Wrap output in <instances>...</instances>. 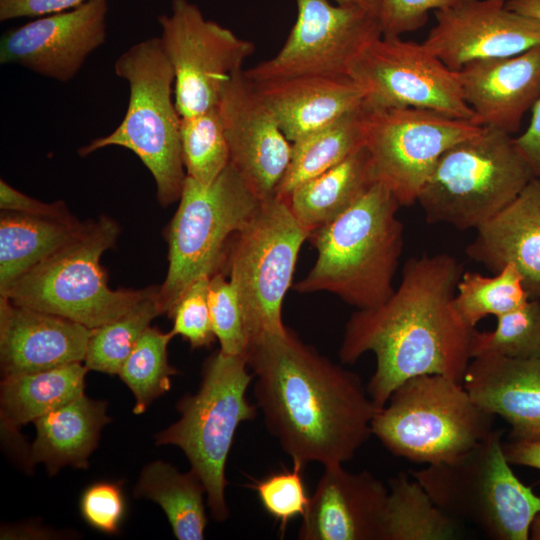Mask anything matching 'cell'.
Here are the masks:
<instances>
[{"mask_svg": "<svg viewBox=\"0 0 540 540\" xmlns=\"http://www.w3.org/2000/svg\"><path fill=\"white\" fill-rule=\"evenodd\" d=\"M461 263L446 253L422 254L404 265L402 279L382 304L349 318L338 352L344 364L373 352L376 369L366 389L378 407L406 380L439 374L462 383L475 329L457 314L453 300Z\"/></svg>", "mask_w": 540, "mask_h": 540, "instance_id": "obj_1", "label": "cell"}, {"mask_svg": "<svg viewBox=\"0 0 540 540\" xmlns=\"http://www.w3.org/2000/svg\"><path fill=\"white\" fill-rule=\"evenodd\" d=\"M248 366L266 428L293 463L343 464L372 434L371 422L380 408L360 377L291 329L255 339Z\"/></svg>", "mask_w": 540, "mask_h": 540, "instance_id": "obj_2", "label": "cell"}, {"mask_svg": "<svg viewBox=\"0 0 540 540\" xmlns=\"http://www.w3.org/2000/svg\"><path fill=\"white\" fill-rule=\"evenodd\" d=\"M400 207L377 181L338 218L311 232L308 239L317 258L294 290L330 292L358 309L384 303L395 290L393 279L403 249Z\"/></svg>", "mask_w": 540, "mask_h": 540, "instance_id": "obj_3", "label": "cell"}, {"mask_svg": "<svg viewBox=\"0 0 540 540\" xmlns=\"http://www.w3.org/2000/svg\"><path fill=\"white\" fill-rule=\"evenodd\" d=\"M116 75L129 86L120 124L78 149L85 157L108 146L132 151L152 174L162 207L179 201L186 180L180 139L181 116L174 99L175 76L159 37L132 45L115 61Z\"/></svg>", "mask_w": 540, "mask_h": 540, "instance_id": "obj_4", "label": "cell"}, {"mask_svg": "<svg viewBox=\"0 0 540 540\" xmlns=\"http://www.w3.org/2000/svg\"><path fill=\"white\" fill-rule=\"evenodd\" d=\"M119 234V224L106 215L84 221L68 242L18 277L0 296L90 329L116 319L158 287H109L101 256L115 246Z\"/></svg>", "mask_w": 540, "mask_h": 540, "instance_id": "obj_5", "label": "cell"}, {"mask_svg": "<svg viewBox=\"0 0 540 540\" xmlns=\"http://www.w3.org/2000/svg\"><path fill=\"white\" fill-rule=\"evenodd\" d=\"M248 356L219 350L204 362L202 381L195 394L177 403L180 418L155 435L157 445L183 450L191 469L201 479L215 521L229 517L225 500V466L239 425L257 416V405L246 397L254 375L247 370Z\"/></svg>", "mask_w": 540, "mask_h": 540, "instance_id": "obj_6", "label": "cell"}, {"mask_svg": "<svg viewBox=\"0 0 540 540\" xmlns=\"http://www.w3.org/2000/svg\"><path fill=\"white\" fill-rule=\"evenodd\" d=\"M493 415L461 382L439 374L399 385L371 422V431L397 457L433 465L452 461L493 430Z\"/></svg>", "mask_w": 540, "mask_h": 540, "instance_id": "obj_7", "label": "cell"}, {"mask_svg": "<svg viewBox=\"0 0 540 540\" xmlns=\"http://www.w3.org/2000/svg\"><path fill=\"white\" fill-rule=\"evenodd\" d=\"M507 460L502 431L490 434L460 457L410 470L446 514L494 540H527L540 496L520 481Z\"/></svg>", "mask_w": 540, "mask_h": 540, "instance_id": "obj_8", "label": "cell"}, {"mask_svg": "<svg viewBox=\"0 0 540 540\" xmlns=\"http://www.w3.org/2000/svg\"><path fill=\"white\" fill-rule=\"evenodd\" d=\"M261 201L231 162L210 185L186 177L178 208L166 228L168 270L157 294L162 313L170 317L197 279L224 272L233 237Z\"/></svg>", "mask_w": 540, "mask_h": 540, "instance_id": "obj_9", "label": "cell"}, {"mask_svg": "<svg viewBox=\"0 0 540 540\" xmlns=\"http://www.w3.org/2000/svg\"><path fill=\"white\" fill-rule=\"evenodd\" d=\"M532 178L511 135L481 127L441 156L417 202L429 223L476 229L515 199Z\"/></svg>", "mask_w": 540, "mask_h": 540, "instance_id": "obj_10", "label": "cell"}, {"mask_svg": "<svg viewBox=\"0 0 540 540\" xmlns=\"http://www.w3.org/2000/svg\"><path fill=\"white\" fill-rule=\"evenodd\" d=\"M309 235L287 200L274 195L233 237L224 273L238 292L251 343L286 330L282 304Z\"/></svg>", "mask_w": 540, "mask_h": 540, "instance_id": "obj_11", "label": "cell"}, {"mask_svg": "<svg viewBox=\"0 0 540 540\" xmlns=\"http://www.w3.org/2000/svg\"><path fill=\"white\" fill-rule=\"evenodd\" d=\"M347 75L362 90L367 110L428 109L473 121L457 72L423 42L381 35L358 53Z\"/></svg>", "mask_w": 540, "mask_h": 540, "instance_id": "obj_12", "label": "cell"}, {"mask_svg": "<svg viewBox=\"0 0 540 540\" xmlns=\"http://www.w3.org/2000/svg\"><path fill=\"white\" fill-rule=\"evenodd\" d=\"M481 127L428 109L367 110L365 147L376 180L407 207L418 201L441 156Z\"/></svg>", "mask_w": 540, "mask_h": 540, "instance_id": "obj_13", "label": "cell"}, {"mask_svg": "<svg viewBox=\"0 0 540 540\" xmlns=\"http://www.w3.org/2000/svg\"><path fill=\"white\" fill-rule=\"evenodd\" d=\"M160 46L174 76V99L181 117L217 106L231 75L243 70L253 42L206 19L189 0H170V13L158 17Z\"/></svg>", "mask_w": 540, "mask_h": 540, "instance_id": "obj_14", "label": "cell"}, {"mask_svg": "<svg viewBox=\"0 0 540 540\" xmlns=\"http://www.w3.org/2000/svg\"><path fill=\"white\" fill-rule=\"evenodd\" d=\"M297 18L272 58L244 70L253 83L310 75H347L358 53L382 35L378 14L330 0H296Z\"/></svg>", "mask_w": 540, "mask_h": 540, "instance_id": "obj_15", "label": "cell"}, {"mask_svg": "<svg viewBox=\"0 0 540 540\" xmlns=\"http://www.w3.org/2000/svg\"><path fill=\"white\" fill-rule=\"evenodd\" d=\"M108 0H93L6 31L0 63L15 64L59 82L73 79L107 36Z\"/></svg>", "mask_w": 540, "mask_h": 540, "instance_id": "obj_16", "label": "cell"}, {"mask_svg": "<svg viewBox=\"0 0 540 540\" xmlns=\"http://www.w3.org/2000/svg\"><path fill=\"white\" fill-rule=\"evenodd\" d=\"M434 14L423 44L453 71L540 45V19L510 10L506 0H460Z\"/></svg>", "mask_w": 540, "mask_h": 540, "instance_id": "obj_17", "label": "cell"}, {"mask_svg": "<svg viewBox=\"0 0 540 540\" xmlns=\"http://www.w3.org/2000/svg\"><path fill=\"white\" fill-rule=\"evenodd\" d=\"M217 107L230 162L261 200L274 196L288 168L292 143L244 70L226 81Z\"/></svg>", "mask_w": 540, "mask_h": 540, "instance_id": "obj_18", "label": "cell"}, {"mask_svg": "<svg viewBox=\"0 0 540 540\" xmlns=\"http://www.w3.org/2000/svg\"><path fill=\"white\" fill-rule=\"evenodd\" d=\"M298 531L301 540H383L388 487L369 471L324 466Z\"/></svg>", "mask_w": 540, "mask_h": 540, "instance_id": "obj_19", "label": "cell"}, {"mask_svg": "<svg viewBox=\"0 0 540 540\" xmlns=\"http://www.w3.org/2000/svg\"><path fill=\"white\" fill-rule=\"evenodd\" d=\"M92 329L0 296L2 377L83 362Z\"/></svg>", "mask_w": 540, "mask_h": 540, "instance_id": "obj_20", "label": "cell"}, {"mask_svg": "<svg viewBox=\"0 0 540 540\" xmlns=\"http://www.w3.org/2000/svg\"><path fill=\"white\" fill-rule=\"evenodd\" d=\"M456 72L473 122L511 135L540 96V45L471 62Z\"/></svg>", "mask_w": 540, "mask_h": 540, "instance_id": "obj_21", "label": "cell"}, {"mask_svg": "<svg viewBox=\"0 0 540 540\" xmlns=\"http://www.w3.org/2000/svg\"><path fill=\"white\" fill-rule=\"evenodd\" d=\"M462 384L477 405L510 425L511 439H540V358L477 356Z\"/></svg>", "mask_w": 540, "mask_h": 540, "instance_id": "obj_22", "label": "cell"}, {"mask_svg": "<svg viewBox=\"0 0 540 540\" xmlns=\"http://www.w3.org/2000/svg\"><path fill=\"white\" fill-rule=\"evenodd\" d=\"M466 255L492 270L514 264L531 299H540V178H532L506 207L476 228Z\"/></svg>", "mask_w": 540, "mask_h": 540, "instance_id": "obj_23", "label": "cell"}, {"mask_svg": "<svg viewBox=\"0 0 540 540\" xmlns=\"http://www.w3.org/2000/svg\"><path fill=\"white\" fill-rule=\"evenodd\" d=\"M251 83L291 143L363 105V92L348 75Z\"/></svg>", "mask_w": 540, "mask_h": 540, "instance_id": "obj_24", "label": "cell"}, {"mask_svg": "<svg viewBox=\"0 0 540 540\" xmlns=\"http://www.w3.org/2000/svg\"><path fill=\"white\" fill-rule=\"evenodd\" d=\"M106 406L83 394L36 419L29 464L43 463L50 475L64 466L87 468L102 428L111 421Z\"/></svg>", "mask_w": 540, "mask_h": 540, "instance_id": "obj_25", "label": "cell"}, {"mask_svg": "<svg viewBox=\"0 0 540 540\" xmlns=\"http://www.w3.org/2000/svg\"><path fill=\"white\" fill-rule=\"evenodd\" d=\"M376 182L371 157L364 146L296 187L285 200L294 217L310 234L338 218Z\"/></svg>", "mask_w": 540, "mask_h": 540, "instance_id": "obj_26", "label": "cell"}, {"mask_svg": "<svg viewBox=\"0 0 540 540\" xmlns=\"http://www.w3.org/2000/svg\"><path fill=\"white\" fill-rule=\"evenodd\" d=\"M82 224L74 216L56 218L1 211L0 293L61 248Z\"/></svg>", "mask_w": 540, "mask_h": 540, "instance_id": "obj_27", "label": "cell"}, {"mask_svg": "<svg viewBox=\"0 0 540 540\" xmlns=\"http://www.w3.org/2000/svg\"><path fill=\"white\" fill-rule=\"evenodd\" d=\"M88 369L75 362L36 373L2 377L1 422L17 429L84 394Z\"/></svg>", "mask_w": 540, "mask_h": 540, "instance_id": "obj_28", "label": "cell"}, {"mask_svg": "<svg viewBox=\"0 0 540 540\" xmlns=\"http://www.w3.org/2000/svg\"><path fill=\"white\" fill-rule=\"evenodd\" d=\"M366 115L362 105L292 142L290 162L275 195L287 199L296 187L364 147Z\"/></svg>", "mask_w": 540, "mask_h": 540, "instance_id": "obj_29", "label": "cell"}, {"mask_svg": "<svg viewBox=\"0 0 540 540\" xmlns=\"http://www.w3.org/2000/svg\"><path fill=\"white\" fill-rule=\"evenodd\" d=\"M204 494L205 487L192 469L182 473L161 460L142 469L134 488L136 498L150 499L163 509L178 540L204 539Z\"/></svg>", "mask_w": 540, "mask_h": 540, "instance_id": "obj_30", "label": "cell"}, {"mask_svg": "<svg viewBox=\"0 0 540 540\" xmlns=\"http://www.w3.org/2000/svg\"><path fill=\"white\" fill-rule=\"evenodd\" d=\"M463 523L441 510L409 472L389 480L383 540H451Z\"/></svg>", "mask_w": 540, "mask_h": 540, "instance_id": "obj_31", "label": "cell"}, {"mask_svg": "<svg viewBox=\"0 0 540 540\" xmlns=\"http://www.w3.org/2000/svg\"><path fill=\"white\" fill-rule=\"evenodd\" d=\"M530 299L522 275L514 264H507L492 277L464 271L457 284L453 304L464 324L475 329L486 316H501Z\"/></svg>", "mask_w": 540, "mask_h": 540, "instance_id": "obj_32", "label": "cell"}, {"mask_svg": "<svg viewBox=\"0 0 540 540\" xmlns=\"http://www.w3.org/2000/svg\"><path fill=\"white\" fill-rule=\"evenodd\" d=\"M158 291L159 286L121 316L92 329L83 361L88 370L118 375L151 321L163 314Z\"/></svg>", "mask_w": 540, "mask_h": 540, "instance_id": "obj_33", "label": "cell"}, {"mask_svg": "<svg viewBox=\"0 0 540 540\" xmlns=\"http://www.w3.org/2000/svg\"><path fill=\"white\" fill-rule=\"evenodd\" d=\"M148 327L123 363L118 375L135 397L134 414H142L156 398L171 388V378L179 371L168 362L167 347L174 337Z\"/></svg>", "mask_w": 540, "mask_h": 540, "instance_id": "obj_34", "label": "cell"}, {"mask_svg": "<svg viewBox=\"0 0 540 540\" xmlns=\"http://www.w3.org/2000/svg\"><path fill=\"white\" fill-rule=\"evenodd\" d=\"M180 139L186 175L210 185L230 163V150L218 107L181 117Z\"/></svg>", "mask_w": 540, "mask_h": 540, "instance_id": "obj_35", "label": "cell"}, {"mask_svg": "<svg viewBox=\"0 0 540 540\" xmlns=\"http://www.w3.org/2000/svg\"><path fill=\"white\" fill-rule=\"evenodd\" d=\"M496 318L493 331H473L471 359L481 355L540 358V299H530L523 306Z\"/></svg>", "mask_w": 540, "mask_h": 540, "instance_id": "obj_36", "label": "cell"}, {"mask_svg": "<svg viewBox=\"0 0 540 540\" xmlns=\"http://www.w3.org/2000/svg\"><path fill=\"white\" fill-rule=\"evenodd\" d=\"M208 304L215 337L220 350L230 355H246L250 336L238 292L224 272L210 277Z\"/></svg>", "mask_w": 540, "mask_h": 540, "instance_id": "obj_37", "label": "cell"}, {"mask_svg": "<svg viewBox=\"0 0 540 540\" xmlns=\"http://www.w3.org/2000/svg\"><path fill=\"white\" fill-rule=\"evenodd\" d=\"M293 464L291 470L269 474L250 485L257 492L263 508L280 523L282 535L290 520L304 516L310 501L303 478L304 466Z\"/></svg>", "mask_w": 540, "mask_h": 540, "instance_id": "obj_38", "label": "cell"}, {"mask_svg": "<svg viewBox=\"0 0 540 540\" xmlns=\"http://www.w3.org/2000/svg\"><path fill=\"white\" fill-rule=\"evenodd\" d=\"M209 281L210 277H202L190 284L170 316L173 334L182 336L193 349L207 347L216 338L208 304Z\"/></svg>", "mask_w": 540, "mask_h": 540, "instance_id": "obj_39", "label": "cell"}, {"mask_svg": "<svg viewBox=\"0 0 540 540\" xmlns=\"http://www.w3.org/2000/svg\"><path fill=\"white\" fill-rule=\"evenodd\" d=\"M79 507L83 519L92 528L116 534L126 509L120 483L107 480L93 483L84 490Z\"/></svg>", "mask_w": 540, "mask_h": 540, "instance_id": "obj_40", "label": "cell"}, {"mask_svg": "<svg viewBox=\"0 0 540 540\" xmlns=\"http://www.w3.org/2000/svg\"><path fill=\"white\" fill-rule=\"evenodd\" d=\"M460 0H379L383 36H401L425 25L430 11L448 8Z\"/></svg>", "mask_w": 540, "mask_h": 540, "instance_id": "obj_41", "label": "cell"}, {"mask_svg": "<svg viewBox=\"0 0 540 540\" xmlns=\"http://www.w3.org/2000/svg\"><path fill=\"white\" fill-rule=\"evenodd\" d=\"M0 209L1 211H13L56 218L73 217L63 201L59 200L52 203L39 201L18 191L3 179L0 180Z\"/></svg>", "mask_w": 540, "mask_h": 540, "instance_id": "obj_42", "label": "cell"}, {"mask_svg": "<svg viewBox=\"0 0 540 540\" xmlns=\"http://www.w3.org/2000/svg\"><path fill=\"white\" fill-rule=\"evenodd\" d=\"M93 0H0V21L64 12Z\"/></svg>", "mask_w": 540, "mask_h": 540, "instance_id": "obj_43", "label": "cell"}, {"mask_svg": "<svg viewBox=\"0 0 540 540\" xmlns=\"http://www.w3.org/2000/svg\"><path fill=\"white\" fill-rule=\"evenodd\" d=\"M513 141L533 176L540 178V96L531 108L528 127Z\"/></svg>", "mask_w": 540, "mask_h": 540, "instance_id": "obj_44", "label": "cell"}, {"mask_svg": "<svg viewBox=\"0 0 540 540\" xmlns=\"http://www.w3.org/2000/svg\"><path fill=\"white\" fill-rule=\"evenodd\" d=\"M505 456L510 464L540 470V439L503 442Z\"/></svg>", "mask_w": 540, "mask_h": 540, "instance_id": "obj_45", "label": "cell"}, {"mask_svg": "<svg viewBox=\"0 0 540 540\" xmlns=\"http://www.w3.org/2000/svg\"><path fill=\"white\" fill-rule=\"evenodd\" d=\"M506 6L525 16L540 19V0H506Z\"/></svg>", "mask_w": 540, "mask_h": 540, "instance_id": "obj_46", "label": "cell"}, {"mask_svg": "<svg viewBox=\"0 0 540 540\" xmlns=\"http://www.w3.org/2000/svg\"><path fill=\"white\" fill-rule=\"evenodd\" d=\"M339 5H353L364 8L371 12L378 14L379 16V0H332Z\"/></svg>", "mask_w": 540, "mask_h": 540, "instance_id": "obj_47", "label": "cell"}, {"mask_svg": "<svg viewBox=\"0 0 540 540\" xmlns=\"http://www.w3.org/2000/svg\"><path fill=\"white\" fill-rule=\"evenodd\" d=\"M529 539L540 540V512L534 517L531 527Z\"/></svg>", "mask_w": 540, "mask_h": 540, "instance_id": "obj_48", "label": "cell"}]
</instances>
